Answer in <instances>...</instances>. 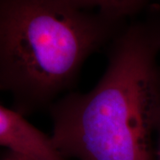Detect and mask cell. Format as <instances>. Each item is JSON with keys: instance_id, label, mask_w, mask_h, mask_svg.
Listing matches in <instances>:
<instances>
[{"instance_id": "cell-1", "label": "cell", "mask_w": 160, "mask_h": 160, "mask_svg": "<svg viewBox=\"0 0 160 160\" xmlns=\"http://www.w3.org/2000/svg\"><path fill=\"white\" fill-rule=\"evenodd\" d=\"M160 17L118 30L95 86L51 107L55 149L65 159L156 160L160 117Z\"/></svg>"}, {"instance_id": "cell-2", "label": "cell", "mask_w": 160, "mask_h": 160, "mask_svg": "<svg viewBox=\"0 0 160 160\" xmlns=\"http://www.w3.org/2000/svg\"><path fill=\"white\" fill-rule=\"evenodd\" d=\"M118 24L65 0H0V89L22 115L51 107Z\"/></svg>"}, {"instance_id": "cell-4", "label": "cell", "mask_w": 160, "mask_h": 160, "mask_svg": "<svg viewBox=\"0 0 160 160\" xmlns=\"http://www.w3.org/2000/svg\"><path fill=\"white\" fill-rule=\"evenodd\" d=\"M78 8L99 12L117 22L139 13L150 0H65Z\"/></svg>"}, {"instance_id": "cell-3", "label": "cell", "mask_w": 160, "mask_h": 160, "mask_svg": "<svg viewBox=\"0 0 160 160\" xmlns=\"http://www.w3.org/2000/svg\"><path fill=\"white\" fill-rule=\"evenodd\" d=\"M0 148L42 160H67L46 135L16 110L0 105Z\"/></svg>"}, {"instance_id": "cell-6", "label": "cell", "mask_w": 160, "mask_h": 160, "mask_svg": "<svg viewBox=\"0 0 160 160\" xmlns=\"http://www.w3.org/2000/svg\"><path fill=\"white\" fill-rule=\"evenodd\" d=\"M156 160H160V117L156 138Z\"/></svg>"}, {"instance_id": "cell-7", "label": "cell", "mask_w": 160, "mask_h": 160, "mask_svg": "<svg viewBox=\"0 0 160 160\" xmlns=\"http://www.w3.org/2000/svg\"><path fill=\"white\" fill-rule=\"evenodd\" d=\"M159 2H160V0H159Z\"/></svg>"}, {"instance_id": "cell-5", "label": "cell", "mask_w": 160, "mask_h": 160, "mask_svg": "<svg viewBox=\"0 0 160 160\" xmlns=\"http://www.w3.org/2000/svg\"><path fill=\"white\" fill-rule=\"evenodd\" d=\"M0 160H42L40 158H37L34 157H30L27 155L21 154L13 151L6 150L3 154L0 156Z\"/></svg>"}]
</instances>
